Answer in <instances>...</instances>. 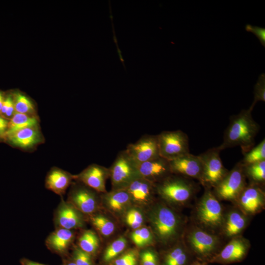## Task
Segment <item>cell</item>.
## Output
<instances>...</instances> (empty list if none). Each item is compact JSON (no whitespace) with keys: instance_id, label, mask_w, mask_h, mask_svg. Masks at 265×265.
<instances>
[{"instance_id":"f1b7e54d","label":"cell","mask_w":265,"mask_h":265,"mask_svg":"<svg viewBox=\"0 0 265 265\" xmlns=\"http://www.w3.org/2000/svg\"><path fill=\"white\" fill-rule=\"evenodd\" d=\"M127 241L124 237H120L112 242L106 249L103 256L106 262L112 260L126 248Z\"/></svg>"},{"instance_id":"7a4b0ae2","label":"cell","mask_w":265,"mask_h":265,"mask_svg":"<svg viewBox=\"0 0 265 265\" xmlns=\"http://www.w3.org/2000/svg\"><path fill=\"white\" fill-rule=\"evenodd\" d=\"M149 219L154 233L159 239L167 243L177 236L180 222L175 213L164 206L155 207L150 212Z\"/></svg>"},{"instance_id":"f35d334b","label":"cell","mask_w":265,"mask_h":265,"mask_svg":"<svg viewBox=\"0 0 265 265\" xmlns=\"http://www.w3.org/2000/svg\"><path fill=\"white\" fill-rule=\"evenodd\" d=\"M8 122L0 115V135L5 136L7 129Z\"/></svg>"},{"instance_id":"ab89813d","label":"cell","mask_w":265,"mask_h":265,"mask_svg":"<svg viewBox=\"0 0 265 265\" xmlns=\"http://www.w3.org/2000/svg\"><path fill=\"white\" fill-rule=\"evenodd\" d=\"M14 112L15 111L14 102L13 100H12L10 102L4 115L8 117H10L13 115H14L15 113Z\"/></svg>"},{"instance_id":"7bdbcfd3","label":"cell","mask_w":265,"mask_h":265,"mask_svg":"<svg viewBox=\"0 0 265 265\" xmlns=\"http://www.w3.org/2000/svg\"><path fill=\"white\" fill-rule=\"evenodd\" d=\"M116 47H117V52L118 53V55H119V58H120V61H121V62L123 64V65L124 66V68L125 69V70H126V67H125V65L124 64V60L122 57V55L121 54V51L120 50V49H119V47H118V45H116Z\"/></svg>"},{"instance_id":"836d02e7","label":"cell","mask_w":265,"mask_h":265,"mask_svg":"<svg viewBox=\"0 0 265 265\" xmlns=\"http://www.w3.org/2000/svg\"><path fill=\"white\" fill-rule=\"evenodd\" d=\"M73 259L76 265H93L91 255L79 247L73 251Z\"/></svg>"},{"instance_id":"7402d4cb","label":"cell","mask_w":265,"mask_h":265,"mask_svg":"<svg viewBox=\"0 0 265 265\" xmlns=\"http://www.w3.org/2000/svg\"><path fill=\"white\" fill-rule=\"evenodd\" d=\"M8 137L12 144L23 148L30 147L40 140L38 132L34 127L20 130Z\"/></svg>"},{"instance_id":"9c48e42d","label":"cell","mask_w":265,"mask_h":265,"mask_svg":"<svg viewBox=\"0 0 265 265\" xmlns=\"http://www.w3.org/2000/svg\"><path fill=\"white\" fill-rule=\"evenodd\" d=\"M198 217L204 224L212 227L220 226L222 222L220 204L210 190H207L197 209Z\"/></svg>"},{"instance_id":"5bb4252c","label":"cell","mask_w":265,"mask_h":265,"mask_svg":"<svg viewBox=\"0 0 265 265\" xmlns=\"http://www.w3.org/2000/svg\"><path fill=\"white\" fill-rule=\"evenodd\" d=\"M109 176V169L97 164H92L75 176L87 187L96 192L106 193V181Z\"/></svg>"},{"instance_id":"d590c367","label":"cell","mask_w":265,"mask_h":265,"mask_svg":"<svg viewBox=\"0 0 265 265\" xmlns=\"http://www.w3.org/2000/svg\"><path fill=\"white\" fill-rule=\"evenodd\" d=\"M142 265H158L156 254L150 250H146L141 254Z\"/></svg>"},{"instance_id":"52a82bcc","label":"cell","mask_w":265,"mask_h":265,"mask_svg":"<svg viewBox=\"0 0 265 265\" xmlns=\"http://www.w3.org/2000/svg\"><path fill=\"white\" fill-rule=\"evenodd\" d=\"M156 190L163 199L173 203H184L193 193V187L188 182L180 178L167 177L157 184Z\"/></svg>"},{"instance_id":"30bf717a","label":"cell","mask_w":265,"mask_h":265,"mask_svg":"<svg viewBox=\"0 0 265 265\" xmlns=\"http://www.w3.org/2000/svg\"><path fill=\"white\" fill-rule=\"evenodd\" d=\"M54 221L56 228L71 230L82 228L84 225L82 213L72 204L63 200L55 212Z\"/></svg>"},{"instance_id":"e0dca14e","label":"cell","mask_w":265,"mask_h":265,"mask_svg":"<svg viewBox=\"0 0 265 265\" xmlns=\"http://www.w3.org/2000/svg\"><path fill=\"white\" fill-rule=\"evenodd\" d=\"M239 203L247 212L254 213L262 207L264 201V193L256 185L245 187L238 197Z\"/></svg>"},{"instance_id":"9a60e30c","label":"cell","mask_w":265,"mask_h":265,"mask_svg":"<svg viewBox=\"0 0 265 265\" xmlns=\"http://www.w3.org/2000/svg\"><path fill=\"white\" fill-rule=\"evenodd\" d=\"M189 243L194 251L200 256L211 254L217 244V238L200 230H196L189 236Z\"/></svg>"},{"instance_id":"603a6c76","label":"cell","mask_w":265,"mask_h":265,"mask_svg":"<svg viewBox=\"0 0 265 265\" xmlns=\"http://www.w3.org/2000/svg\"><path fill=\"white\" fill-rule=\"evenodd\" d=\"M37 124V119L29 115L15 112L8 122L5 135L9 136L16 132L24 128L34 127Z\"/></svg>"},{"instance_id":"cb8c5ba5","label":"cell","mask_w":265,"mask_h":265,"mask_svg":"<svg viewBox=\"0 0 265 265\" xmlns=\"http://www.w3.org/2000/svg\"><path fill=\"white\" fill-rule=\"evenodd\" d=\"M245 224L246 219L243 215L237 212H231L225 223V233L229 237L234 236L242 230Z\"/></svg>"},{"instance_id":"7c38bea8","label":"cell","mask_w":265,"mask_h":265,"mask_svg":"<svg viewBox=\"0 0 265 265\" xmlns=\"http://www.w3.org/2000/svg\"><path fill=\"white\" fill-rule=\"evenodd\" d=\"M169 161L172 173L183 175L201 181L202 163L199 155L195 156L189 153Z\"/></svg>"},{"instance_id":"f546056e","label":"cell","mask_w":265,"mask_h":265,"mask_svg":"<svg viewBox=\"0 0 265 265\" xmlns=\"http://www.w3.org/2000/svg\"><path fill=\"white\" fill-rule=\"evenodd\" d=\"M133 242L138 247H142L152 243L153 237L150 230L146 228H139L131 234Z\"/></svg>"},{"instance_id":"6da1fadb","label":"cell","mask_w":265,"mask_h":265,"mask_svg":"<svg viewBox=\"0 0 265 265\" xmlns=\"http://www.w3.org/2000/svg\"><path fill=\"white\" fill-rule=\"evenodd\" d=\"M253 109H242L230 118L229 126L225 131L223 141L218 146L221 151L226 148L240 146L245 154L253 147L260 126L252 116Z\"/></svg>"},{"instance_id":"2e32d148","label":"cell","mask_w":265,"mask_h":265,"mask_svg":"<svg viewBox=\"0 0 265 265\" xmlns=\"http://www.w3.org/2000/svg\"><path fill=\"white\" fill-rule=\"evenodd\" d=\"M124 189L129 193L132 201L136 203H147L156 191L155 184L139 178L130 183Z\"/></svg>"},{"instance_id":"ac0fdd59","label":"cell","mask_w":265,"mask_h":265,"mask_svg":"<svg viewBox=\"0 0 265 265\" xmlns=\"http://www.w3.org/2000/svg\"><path fill=\"white\" fill-rule=\"evenodd\" d=\"M74 238L72 230L56 228L46 240V245L51 250L58 253H64L72 243Z\"/></svg>"},{"instance_id":"e575fe53","label":"cell","mask_w":265,"mask_h":265,"mask_svg":"<svg viewBox=\"0 0 265 265\" xmlns=\"http://www.w3.org/2000/svg\"><path fill=\"white\" fill-rule=\"evenodd\" d=\"M136 253L133 250L127 252L114 262V265H137Z\"/></svg>"},{"instance_id":"8d00e7d4","label":"cell","mask_w":265,"mask_h":265,"mask_svg":"<svg viewBox=\"0 0 265 265\" xmlns=\"http://www.w3.org/2000/svg\"><path fill=\"white\" fill-rule=\"evenodd\" d=\"M245 30L253 33L259 39L262 45L265 47V28L247 24Z\"/></svg>"},{"instance_id":"1f68e13d","label":"cell","mask_w":265,"mask_h":265,"mask_svg":"<svg viewBox=\"0 0 265 265\" xmlns=\"http://www.w3.org/2000/svg\"><path fill=\"white\" fill-rule=\"evenodd\" d=\"M254 101L250 106L253 109L255 104L259 101H265V74L262 73L259 77L254 85Z\"/></svg>"},{"instance_id":"d6a6232c","label":"cell","mask_w":265,"mask_h":265,"mask_svg":"<svg viewBox=\"0 0 265 265\" xmlns=\"http://www.w3.org/2000/svg\"><path fill=\"white\" fill-rule=\"evenodd\" d=\"M125 218L127 224L135 230L139 228L143 221L142 214L136 209H132L128 211Z\"/></svg>"},{"instance_id":"5b68a950","label":"cell","mask_w":265,"mask_h":265,"mask_svg":"<svg viewBox=\"0 0 265 265\" xmlns=\"http://www.w3.org/2000/svg\"><path fill=\"white\" fill-rule=\"evenodd\" d=\"M218 147L209 149L199 155L202 163L201 182L215 186L227 174L220 157Z\"/></svg>"},{"instance_id":"4fadbf2b","label":"cell","mask_w":265,"mask_h":265,"mask_svg":"<svg viewBox=\"0 0 265 265\" xmlns=\"http://www.w3.org/2000/svg\"><path fill=\"white\" fill-rule=\"evenodd\" d=\"M86 187L79 186L74 188L72 191L67 202L82 213L91 214L97 209L98 200L94 190Z\"/></svg>"},{"instance_id":"4316f807","label":"cell","mask_w":265,"mask_h":265,"mask_svg":"<svg viewBox=\"0 0 265 265\" xmlns=\"http://www.w3.org/2000/svg\"><path fill=\"white\" fill-rule=\"evenodd\" d=\"M91 223L104 236L108 237L114 231V224L106 217L101 214L92 216Z\"/></svg>"},{"instance_id":"bcb514c9","label":"cell","mask_w":265,"mask_h":265,"mask_svg":"<svg viewBox=\"0 0 265 265\" xmlns=\"http://www.w3.org/2000/svg\"><path fill=\"white\" fill-rule=\"evenodd\" d=\"M109 12H110V18L111 21V22H113V16L111 13V5H110V1H109Z\"/></svg>"},{"instance_id":"8fae6325","label":"cell","mask_w":265,"mask_h":265,"mask_svg":"<svg viewBox=\"0 0 265 265\" xmlns=\"http://www.w3.org/2000/svg\"><path fill=\"white\" fill-rule=\"evenodd\" d=\"M137 167L141 178L155 185L169 177L172 173L169 161L161 157L137 164Z\"/></svg>"},{"instance_id":"d6986e66","label":"cell","mask_w":265,"mask_h":265,"mask_svg":"<svg viewBox=\"0 0 265 265\" xmlns=\"http://www.w3.org/2000/svg\"><path fill=\"white\" fill-rule=\"evenodd\" d=\"M104 200L109 210L118 213L125 211L132 202L129 193L124 189L105 193Z\"/></svg>"},{"instance_id":"c3c4849f","label":"cell","mask_w":265,"mask_h":265,"mask_svg":"<svg viewBox=\"0 0 265 265\" xmlns=\"http://www.w3.org/2000/svg\"><path fill=\"white\" fill-rule=\"evenodd\" d=\"M192 265H201L200 264H199V263L196 262V263H194V264H193Z\"/></svg>"},{"instance_id":"f6af8a7d","label":"cell","mask_w":265,"mask_h":265,"mask_svg":"<svg viewBox=\"0 0 265 265\" xmlns=\"http://www.w3.org/2000/svg\"><path fill=\"white\" fill-rule=\"evenodd\" d=\"M3 101H4V100H3V96L2 95V93L0 92V112L2 106Z\"/></svg>"},{"instance_id":"b9f144b4","label":"cell","mask_w":265,"mask_h":265,"mask_svg":"<svg viewBox=\"0 0 265 265\" xmlns=\"http://www.w3.org/2000/svg\"><path fill=\"white\" fill-rule=\"evenodd\" d=\"M21 264L22 265H46L25 258L21 260Z\"/></svg>"},{"instance_id":"ffe728a7","label":"cell","mask_w":265,"mask_h":265,"mask_svg":"<svg viewBox=\"0 0 265 265\" xmlns=\"http://www.w3.org/2000/svg\"><path fill=\"white\" fill-rule=\"evenodd\" d=\"M247 247L243 241L236 239L231 240L215 257V261L230 263L239 261L246 254Z\"/></svg>"},{"instance_id":"44dd1931","label":"cell","mask_w":265,"mask_h":265,"mask_svg":"<svg viewBox=\"0 0 265 265\" xmlns=\"http://www.w3.org/2000/svg\"><path fill=\"white\" fill-rule=\"evenodd\" d=\"M73 176L60 169L50 171L46 180V186L58 195H62L71 184Z\"/></svg>"},{"instance_id":"7dc6e473","label":"cell","mask_w":265,"mask_h":265,"mask_svg":"<svg viewBox=\"0 0 265 265\" xmlns=\"http://www.w3.org/2000/svg\"><path fill=\"white\" fill-rule=\"evenodd\" d=\"M64 265H76V264L73 262H70L67 263L65 264Z\"/></svg>"},{"instance_id":"74e56055","label":"cell","mask_w":265,"mask_h":265,"mask_svg":"<svg viewBox=\"0 0 265 265\" xmlns=\"http://www.w3.org/2000/svg\"><path fill=\"white\" fill-rule=\"evenodd\" d=\"M187 261V255L184 252L178 258L166 265H185Z\"/></svg>"},{"instance_id":"d4e9b609","label":"cell","mask_w":265,"mask_h":265,"mask_svg":"<svg viewBox=\"0 0 265 265\" xmlns=\"http://www.w3.org/2000/svg\"><path fill=\"white\" fill-rule=\"evenodd\" d=\"M79 247L91 255L94 254L99 246V240L96 234L91 230L83 232L78 239Z\"/></svg>"},{"instance_id":"3957f363","label":"cell","mask_w":265,"mask_h":265,"mask_svg":"<svg viewBox=\"0 0 265 265\" xmlns=\"http://www.w3.org/2000/svg\"><path fill=\"white\" fill-rule=\"evenodd\" d=\"M109 171L113 190L125 189L132 181L141 178L137 163L125 150L118 153Z\"/></svg>"},{"instance_id":"8992f818","label":"cell","mask_w":265,"mask_h":265,"mask_svg":"<svg viewBox=\"0 0 265 265\" xmlns=\"http://www.w3.org/2000/svg\"><path fill=\"white\" fill-rule=\"evenodd\" d=\"M244 165L240 161L215 186L218 197L225 200L238 198L245 187Z\"/></svg>"},{"instance_id":"4dcf8cb0","label":"cell","mask_w":265,"mask_h":265,"mask_svg":"<svg viewBox=\"0 0 265 265\" xmlns=\"http://www.w3.org/2000/svg\"><path fill=\"white\" fill-rule=\"evenodd\" d=\"M15 112L29 115L34 111L33 105L26 96L17 93L15 95L14 102Z\"/></svg>"},{"instance_id":"277c9868","label":"cell","mask_w":265,"mask_h":265,"mask_svg":"<svg viewBox=\"0 0 265 265\" xmlns=\"http://www.w3.org/2000/svg\"><path fill=\"white\" fill-rule=\"evenodd\" d=\"M157 136L159 156L168 161L189 153L188 137L183 131H163Z\"/></svg>"},{"instance_id":"ee69618b","label":"cell","mask_w":265,"mask_h":265,"mask_svg":"<svg viewBox=\"0 0 265 265\" xmlns=\"http://www.w3.org/2000/svg\"><path fill=\"white\" fill-rule=\"evenodd\" d=\"M111 24H112V31H113V40L114 42L115 43L116 45H118L117 39V37H116V36L115 35V30H114V25H113V22H111Z\"/></svg>"},{"instance_id":"83f0119b","label":"cell","mask_w":265,"mask_h":265,"mask_svg":"<svg viewBox=\"0 0 265 265\" xmlns=\"http://www.w3.org/2000/svg\"><path fill=\"white\" fill-rule=\"evenodd\" d=\"M244 172L253 181L263 182L265 180V160L244 165Z\"/></svg>"},{"instance_id":"60d3db41","label":"cell","mask_w":265,"mask_h":265,"mask_svg":"<svg viewBox=\"0 0 265 265\" xmlns=\"http://www.w3.org/2000/svg\"><path fill=\"white\" fill-rule=\"evenodd\" d=\"M12 100L11 97L9 96L7 97L5 100H4L2 106L0 110V113L2 114H5L6 111L7 110V108L10 103V102Z\"/></svg>"},{"instance_id":"ba28073f","label":"cell","mask_w":265,"mask_h":265,"mask_svg":"<svg viewBox=\"0 0 265 265\" xmlns=\"http://www.w3.org/2000/svg\"><path fill=\"white\" fill-rule=\"evenodd\" d=\"M125 150L137 164L160 157L157 135H143L135 142L129 144Z\"/></svg>"},{"instance_id":"484cf974","label":"cell","mask_w":265,"mask_h":265,"mask_svg":"<svg viewBox=\"0 0 265 265\" xmlns=\"http://www.w3.org/2000/svg\"><path fill=\"white\" fill-rule=\"evenodd\" d=\"M244 154V158L241 162L244 165L265 160V139Z\"/></svg>"}]
</instances>
